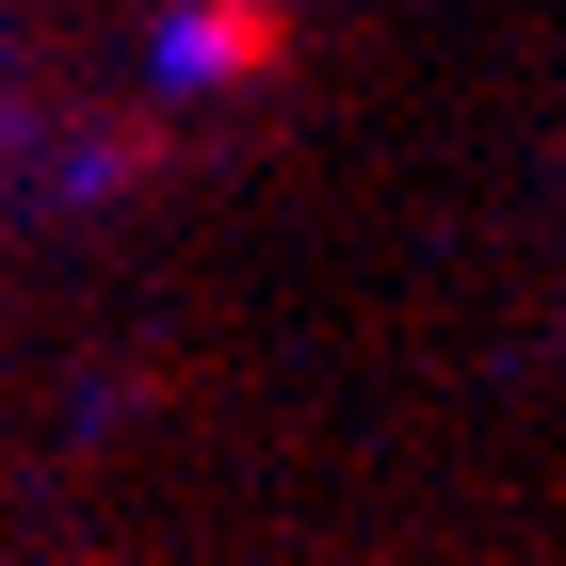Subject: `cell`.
Here are the masks:
<instances>
[{
  "instance_id": "cell-1",
  "label": "cell",
  "mask_w": 566,
  "mask_h": 566,
  "mask_svg": "<svg viewBox=\"0 0 566 566\" xmlns=\"http://www.w3.org/2000/svg\"><path fill=\"white\" fill-rule=\"evenodd\" d=\"M260 49H275V17H195V33H178V65H211V82H227V65H260Z\"/></svg>"
}]
</instances>
